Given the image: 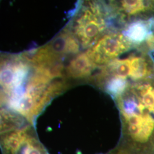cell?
Instances as JSON below:
<instances>
[{
    "label": "cell",
    "instance_id": "3",
    "mask_svg": "<svg viewBox=\"0 0 154 154\" xmlns=\"http://www.w3.org/2000/svg\"><path fill=\"white\" fill-rule=\"evenodd\" d=\"M144 45L126 58H117L100 67L97 79L100 85L110 78H117L127 82H137L154 76V58Z\"/></svg>",
    "mask_w": 154,
    "mask_h": 154
},
{
    "label": "cell",
    "instance_id": "7",
    "mask_svg": "<svg viewBox=\"0 0 154 154\" xmlns=\"http://www.w3.org/2000/svg\"><path fill=\"white\" fill-rule=\"evenodd\" d=\"M4 154H48L38 140L26 132L19 146Z\"/></svg>",
    "mask_w": 154,
    "mask_h": 154
},
{
    "label": "cell",
    "instance_id": "6",
    "mask_svg": "<svg viewBox=\"0 0 154 154\" xmlns=\"http://www.w3.org/2000/svg\"><path fill=\"white\" fill-rule=\"evenodd\" d=\"M97 67L86 53L76 55L66 67L67 76L72 78L81 79L88 77Z\"/></svg>",
    "mask_w": 154,
    "mask_h": 154
},
{
    "label": "cell",
    "instance_id": "8",
    "mask_svg": "<svg viewBox=\"0 0 154 154\" xmlns=\"http://www.w3.org/2000/svg\"><path fill=\"white\" fill-rule=\"evenodd\" d=\"M107 154H135L130 149L120 143L116 149Z\"/></svg>",
    "mask_w": 154,
    "mask_h": 154
},
{
    "label": "cell",
    "instance_id": "9",
    "mask_svg": "<svg viewBox=\"0 0 154 154\" xmlns=\"http://www.w3.org/2000/svg\"><path fill=\"white\" fill-rule=\"evenodd\" d=\"M144 45L149 51L154 52V30L148 35L144 41Z\"/></svg>",
    "mask_w": 154,
    "mask_h": 154
},
{
    "label": "cell",
    "instance_id": "2",
    "mask_svg": "<svg viewBox=\"0 0 154 154\" xmlns=\"http://www.w3.org/2000/svg\"><path fill=\"white\" fill-rule=\"evenodd\" d=\"M115 100L121 115L154 126V77L129 83Z\"/></svg>",
    "mask_w": 154,
    "mask_h": 154
},
{
    "label": "cell",
    "instance_id": "1",
    "mask_svg": "<svg viewBox=\"0 0 154 154\" xmlns=\"http://www.w3.org/2000/svg\"><path fill=\"white\" fill-rule=\"evenodd\" d=\"M115 19L108 0H79L68 27L82 48H90Z\"/></svg>",
    "mask_w": 154,
    "mask_h": 154
},
{
    "label": "cell",
    "instance_id": "5",
    "mask_svg": "<svg viewBox=\"0 0 154 154\" xmlns=\"http://www.w3.org/2000/svg\"><path fill=\"white\" fill-rule=\"evenodd\" d=\"M51 55L62 60L67 55L78 53L80 44L68 26L44 46Z\"/></svg>",
    "mask_w": 154,
    "mask_h": 154
},
{
    "label": "cell",
    "instance_id": "10",
    "mask_svg": "<svg viewBox=\"0 0 154 154\" xmlns=\"http://www.w3.org/2000/svg\"><path fill=\"white\" fill-rule=\"evenodd\" d=\"M154 11V0H146Z\"/></svg>",
    "mask_w": 154,
    "mask_h": 154
},
{
    "label": "cell",
    "instance_id": "4",
    "mask_svg": "<svg viewBox=\"0 0 154 154\" xmlns=\"http://www.w3.org/2000/svg\"><path fill=\"white\" fill-rule=\"evenodd\" d=\"M140 45L132 42L123 32L112 30L101 36L86 53L94 64L100 67Z\"/></svg>",
    "mask_w": 154,
    "mask_h": 154
}]
</instances>
